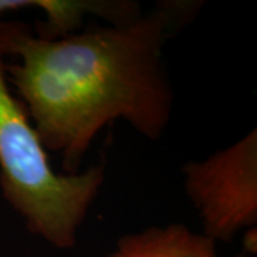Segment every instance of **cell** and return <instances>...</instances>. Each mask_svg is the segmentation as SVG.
Instances as JSON below:
<instances>
[{
  "instance_id": "2",
  "label": "cell",
  "mask_w": 257,
  "mask_h": 257,
  "mask_svg": "<svg viewBox=\"0 0 257 257\" xmlns=\"http://www.w3.org/2000/svg\"><path fill=\"white\" fill-rule=\"evenodd\" d=\"M104 180L103 165L73 175L52 166L23 103L12 93L0 47V189L29 233L55 248L74 247Z\"/></svg>"
},
{
  "instance_id": "1",
  "label": "cell",
  "mask_w": 257,
  "mask_h": 257,
  "mask_svg": "<svg viewBox=\"0 0 257 257\" xmlns=\"http://www.w3.org/2000/svg\"><path fill=\"white\" fill-rule=\"evenodd\" d=\"M192 9L163 2L130 22L60 39L0 22L3 55L15 57L6 64L9 84L47 153L60 156L63 173L80 172L94 139L116 120L149 140L163 136L175 106L163 52Z\"/></svg>"
},
{
  "instance_id": "5",
  "label": "cell",
  "mask_w": 257,
  "mask_h": 257,
  "mask_svg": "<svg viewBox=\"0 0 257 257\" xmlns=\"http://www.w3.org/2000/svg\"><path fill=\"white\" fill-rule=\"evenodd\" d=\"M243 241H244V248L248 254H254L256 253V246H257V230L248 229L244 231V236H243Z\"/></svg>"
},
{
  "instance_id": "6",
  "label": "cell",
  "mask_w": 257,
  "mask_h": 257,
  "mask_svg": "<svg viewBox=\"0 0 257 257\" xmlns=\"http://www.w3.org/2000/svg\"><path fill=\"white\" fill-rule=\"evenodd\" d=\"M236 257H248V256H246V254H237Z\"/></svg>"
},
{
  "instance_id": "3",
  "label": "cell",
  "mask_w": 257,
  "mask_h": 257,
  "mask_svg": "<svg viewBox=\"0 0 257 257\" xmlns=\"http://www.w3.org/2000/svg\"><path fill=\"white\" fill-rule=\"evenodd\" d=\"M183 190L213 240L231 241L257 227V130L203 160L182 166Z\"/></svg>"
},
{
  "instance_id": "4",
  "label": "cell",
  "mask_w": 257,
  "mask_h": 257,
  "mask_svg": "<svg viewBox=\"0 0 257 257\" xmlns=\"http://www.w3.org/2000/svg\"><path fill=\"white\" fill-rule=\"evenodd\" d=\"M106 257H220L217 244L183 223L150 226L120 237Z\"/></svg>"
}]
</instances>
